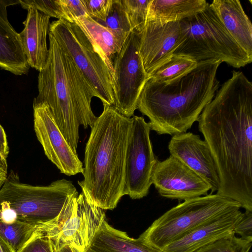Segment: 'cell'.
Listing matches in <instances>:
<instances>
[{
  "instance_id": "cell-9",
  "label": "cell",
  "mask_w": 252,
  "mask_h": 252,
  "mask_svg": "<svg viewBox=\"0 0 252 252\" xmlns=\"http://www.w3.org/2000/svg\"><path fill=\"white\" fill-rule=\"evenodd\" d=\"M105 218L103 209L76 190L68 197L55 222L44 232L53 244H68L85 252Z\"/></svg>"
},
{
  "instance_id": "cell-35",
  "label": "cell",
  "mask_w": 252,
  "mask_h": 252,
  "mask_svg": "<svg viewBox=\"0 0 252 252\" xmlns=\"http://www.w3.org/2000/svg\"><path fill=\"white\" fill-rule=\"evenodd\" d=\"M0 252H16L11 245L0 235Z\"/></svg>"
},
{
  "instance_id": "cell-33",
  "label": "cell",
  "mask_w": 252,
  "mask_h": 252,
  "mask_svg": "<svg viewBox=\"0 0 252 252\" xmlns=\"http://www.w3.org/2000/svg\"><path fill=\"white\" fill-rule=\"evenodd\" d=\"M9 152V150L6 134L4 128L0 124V153L7 159Z\"/></svg>"
},
{
  "instance_id": "cell-30",
  "label": "cell",
  "mask_w": 252,
  "mask_h": 252,
  "mask_svg": "<svg viewBox=\"0 0 252 252\" xmlns=\"http://www.w3.org/2000/svg\"><path fill=\"white\" fill-rule=\"evenodd\" d=\"M87 14L101 24L105 21L112 0H83Z\"/></svg>"
},
{
  "instance_id": "cell-5",
  "label": "cell",
  "mask_w": 252,
  "mask_h": 252,
  "mask_svg": "<svg viewBox=\"0 0 252 252\" xmlns=\"http://www.w3.org/2000/svg\"><path fill=\"white\" fill-rule=\"evenodd\" d=\"M76 190L72 182L64 179L47 186H33L20 182L11 171L0 189V220L23 222L45 231Z\"/></svg>"
},
{
  "instance_id": "cell-6",
  "label": "cell",
  "mask_w": 252,
  "mask_h": 252,
  "mask_svg": "<svg viewBox=\"0 0 252 252\" xmlns=\"http://www.w3.org/2000/svg\"><path fill=\"white\" fill-rule=\"evenodd\" d=\"M182 38L174 54H183L197 63L220 61L235 68L252 62L226 30L208 3L203 11L180 21Z\"/></svg>"
},
{
  "instance_id": "cell-32",
  "label": "cell",
  "mask_w": 252,
  "mask_h": 252,
  "mask_svg": "<svg viewBox=\"0 0 252 252\" xmlns=\"http://www.w3.org/2000/svg\"><path fill=\"white\" fill-rule=\"evenodd\" d=\"M233 232L240 237L252 241V212L245 210L236 224Z\"/></svg>"
},
{
  "instance_id": "cell-17",
  "label": "cell",
  "mask_w": 252,
  "mask_h": 252,
  "mask_svg": "<svg viewBox=\"0 0 252 252\" xmlns=\"http://www.w3.org/2000/svg\"><path fill=\"white\" fill-rule=\"evenodd\" d=\"M27 10L24 28L19 36L28 64L39 72L46 65L49 56L46 37L50 17L32 6Z\"/></svg>"
},
{
  "instance_id": "cell-20",
  "label": "cell",
  "mask_w": 252,
  "mask_h": 252,
  "mask_svg": "<svg viewBox=\"0 0 252 252\" xmlns=\"http://www.w3.org/2000/svg\"><path fill=\"white\" fill-rule=\"evenodd\" d=\"M85 252H162L139 238L130 237L126 232L116 229L105 218L95 231Z\"/></svg>"
},
{
  "instance_id": "cell-24",
  "label": "cell",
  "mask_w": 252,
  "mask_h": 252,
  "mask_svg": "<svg viewBox=\"0 0 252 252\" xmlns=\"http://www.w3.org/2000/svg\"><path fill=\"white\" fill-rule=\"evenodd\" d=\"M37 229L36 226L23 222L6 223L0 220V235L15 251L29 240Z\"/></svg>"
},
{
  "instance_id": "cell-31",
  "label": "cell",
  "mask_w": 252,
  "mask_h": 252,
  "mask_svg": "<svg viewBox=\"0 0 252 252\" xmlns=\"http://www.w3.org/2000/svg\"><path fill=\"white\" fill-rule=\"evenodd\" d=\"M65 20L73 23L80 17L88 15L83 0H60Z\"/></svg>"
},
{
  "instance_id": "cell-12",
  "label": "cell",
  "mask_w": 252,
  "mask_h": 252,
  "mask_svg": "<svg viewBox=\"0 0 252 252\" xmlns=\"http://www.w3.org/2000/svg\"><path fill=\"white\" fill-rule=\"evenodd\" d=\"M34 130L48 158L67 176L83 173V163L63 136L47 105L33 103Z\"/></svg>"
},
{
  "instance_id": "cell-23",
  "label": "cell",
  "mask_w": 252,
  "mask_h": 252,
  "mask_svg": "<svg viewBox=\"0 0 252 252\" xmlns=\"http://www.w3.org/2000/svg\"><path fill=\"white\" fill-rule=\"evenodd\" d=\"M198 63L189 56L173 54L164 63L156 68L149 78L158 82L171 81L180 77L195 68Z\"/></svg>"
},
{
  "instance_id": "cell-19",
  "label": "cell",
  "mask_w": 252,
  "mask_h": 252,
  "mask_svg": "<svg viewBox=\"0 0 252 252\" xmlns=\"http://www.w3.org/2000/svg\"><path fill=\"white\" fill-rule=\"evenodd\" d=\"M211 6L237 44L252 57V24L239 0H214Z\"/></svg>"
},
{
  "instance_id": "cell-37",
  "label": "cell",
  "mask_w": 252,
  "mask_h": 252,
  "mask_svg": "<svg viewBox=\"0 0 252 252\" xmlns=\"http://www.w3.org/2000/svg\"><path fill=\"white\" fill-rule=\"evenodd\" d=\"M7 176L3 175L0 174V189L4 183Z\"/></svg>"
},
{
  "instance_id": "cell-36",
  "label": "cell",
  "mask_w": 252,
  "mask_h": 252,
  "mask_svg": "<svg viewBox=\"0 0 252 252\" xmlns=\"http://www.w3.org/2000/svg\"><path fill=\"white\" fill-rule=\"evenodd\" d=\"M8 165L7 159H5L0 153V174L7 176L8 175Z\"/></svg>"
},
{
  "instance_id": "cell-22",
  "label": "cell",
  "mask_w": 252,
  "mask_h": 252,
  "mask_svg": "<svg viewBox=\"0 0 252 252\" xmlns=\"http://www.w3.org/2000/svg\"><path fill=\"white\" fill-rule=\"evenodd\" d=\"M74 22L113 65L115 56L120 50L126 38L88 15L79 17Z\"/></svg>"
},
{
  "instance_id": "cell-13",
  "label": "cell",
  "mask_w": 252,
  "mask_h": 252,
  "mask_svg": "<svg viewBox=\"0 0 252 252\" xmlns=\"http://www.w3.org/2000/svg\"><path fill=\"white\" fill-rule=\"evenodd\" d=\"M151 183L160 196L179 200L206 195L211 190L204 180L171 156L162 161L157 160Z\"/></svg>"
},
{
  "instance_id": "cell-28",
  "label": "cell",
  "mask_w": 252,
  "mask_h": 252,
  "mask_svg": "<svg viewBox=\"0 0 252 252\" xmlns=\"http://www.w3.org/2000/svg\"><path fill=\"white\" fill-rule=\"evenodd\" d=\"M19 3L24 9L32 6L50 17L65 19L60 0H19Z\"/></svg>"
},
{
  "instance_id": "cell-4",
  "label": "cell",
  "mask_w": 252,
  "mask_h": 252,
  "mask_svg": "<svg viewBox=\"0 0 252 252\" xmlns=\"http://www.w3.org/2000/svg\"><path fill=\"white\" fill-rule=\"evenodd\" d=\"M49 56L39 72L38 94L33 103L47 105L63 136L77 153L79 126H93L97 117L92 110L91 100L98 95L49 32Z\"/></svg>"
},
{
  "instance_id": "cell-21",
  "label": "cell",
  "mask_w": 252,
  "mask_h": 252,
  "mask_svg": "<svg viewBox=\"0 0 252 252\" xmlns=\"http://www.w3.org/2000/svg\"><path fill=\"white\" fill-rule=\"evenodd\" d=\"M208 3L205 0H151L147 22L164 24L180 22L203 11Z\"/></svg>"
},
{
  "instance_id": "cell-25",
  "label": "cell",
  "mask_w": 252,
  "mask_h": 252,
  "mask_svg": "<svg viewBox=\"0 0 252 252\" xmlns=\"http://www.w3.org/2000/svg\"><path fill=\"white\" fill-rule=\"evenodd\" d=\"M252 241L237 237L232 232L194 252H249Z\"/></svg>"
},
{
  "instance_id": "cell-11",
  "label": "cell",
  "mask_w": 252,
  "mask_h": 252,
  "mask_svg": "<svg viewBox=\"0 0 252 252\" xmlns=\"http://www.w3.org/2000/svg\"><path fill=\"white\" fill-rule=\"evenodd\" d=\"M151 128L143 117L133 116L125 159V195L132 199L146 196L152 185L151 176L157 161L150 133Z\"/></svg>"
},
{
  "instance_id": "cell-14",
  "label": "cell",
  "mask_w": 252,
  "mask_h": 252,
  "mask_svg": "<svg viewBox=\"0 0 252 252\" xmlns=\"http://www.w3.org/2000/svg\"><path fill=\"white\" fill-rule=\"evenodd\" d=\"M168 149L170 156L194 171L211 187V193L220 187L218 168L210 149L199 135L186 132L172 136Z\"/></svg>"
},
{
  "instance_id": "cell-18",
  "label": "cell",
  "mask_w": 252,
  "mask_h": 252,
  "mask_svg": "<svg viewBox=\"0 0 252 252\" xmlns=\"http://www.w3.org/2000/svg\"><path fill=\"white\" fill-rule=\"evenodd\" d=\"M19 0H0V67L15 75L26 74L30 66L18 33L10 23L7 7Z\"/></svg>"
},
{
  "instance_id": "cell-16",
  "label": "cell",
  "mask_w": 252,
  "mask_h": 252,
  "mask_svg": "<svg viewBox=\"0 0 252 252\" xmlns=\"http://www.w3.org/2000/svg\"><path fill=\"white\" fill-rule=\"evenodd\" d=\"M240 209L218 215L202 223L166 247L162 252H194L199 248L233 232L241 219Z\"/></svg>"
},
{
  "instance_id": "cell-10",
  "label": "cell",
  "mask_w": 252,
  "mask_h": 252,
  "mask_svg": "<svg viewBox=\"0 0 252 252\" xmlns=\"http://www.w3.org/2000/svg\"><path fill=\"white\" fill-rule=\"evenodd\" d=\"M113 106L131 118L137 109L141 91L149 78L139 53V34L132 31L113 60Z\"/></svg>"
},
{
  "instance_id": "cell-15",
  "label": "cell",
  "mask_w": 252,
  "mask_h": 252,
  "mask_svg": "<svg viewBox=\"0 0 252 252\" xmlns=\"http://www.w3.org/2000/svg\"><path fill=\"white\" fill-rule=\"evenodd\" d=\"M182 38L180 21L164 24L153 21L146 23L139 34V53L149 77L173 55Z\"/></svg>"
},
{
  "instance_id": "cell-26",
  "label": "cell",
  "mask_w": 252,
  "mask_h": 252,
  "mask_svg": "<svg viewBox=\"0 0 252 252\" xmlns=\"http://www.w3.org/2000/svg\"><path fill=\"white\" fill-rule=\"evenodd\" d=\"M102 25L126 38L127 37L132 30L122 0H112Z\"/></svg>"
},
{
  "instance_id": "cell-1",
  "label": "cell",
  "mask_w": 252,
  "mask_h": 252,
  "mask_svg": "<svg viewBox=\"0 0 252 252\" xmlns=\"http://www.w3.org/2000/svg\"><path fill=\"white\" fill-rule=\"evenodd\" d=\"M217 165V194L252 212V83L234 70L197 121Z\"/></svg>"
},
{
  "instance_id": "cell-34",
  "label": "cell",
  "mask_w": 252,
  "mask_h": 252,
  "mask_svg": "<svg viewBox=\"0 0 252 252\" xmlns=\"http://www.w3.org/2000/svg\"><path fill=\"white\" fill-rule=\"evenodd\" d=\"M53 245L54 252H84L78 248L68 244H55L53 243Z\"/></svg>"
},
{
  "instance_id": "cell-8",
  "label": "cell",
  "mask_w": 252,
  "mask_h": 252,
  "mask_svg": "<svg viewBox=\"0 0 252 252\" xmlns=\"http://www.w3.org/2000/svg\"><path fill=\"white\" fill-rule=\"evenodd\" d=\"M49 32L87 78L103 106L113 107L112 64L74 22L54 21L50 24Z\"/></svg>"
},
{
  "instance_id": "cell-2",
  "label": "cell",
  "mask_w": 252,
  "mask_h": 252,
  "mask_svg": "<svg viewBox=\"0 0 252 252\" xmlns=\"http://www.w3.org/2000/svg\"><path fill=\"white\" fill-rule=\"evenodd\" d=\"M220 61L198 63L184 75L166 82L150 78L140 94L137 109L149 120L151 130L173 136L187 132L197 122L219 86Z\"/></svg>"
},
{
  "instance_id": "cell-7",
  "label": "cell",
  "mask_w": 252,
  "mask_h": 252,
  "mask_svg": "<svg viewBox=\"0 0 252 252\" xmlns=\"http://www.w3.org/2000/svg\"><path fill=\"white\" fill-rule=\"evenodd\" d=\"M241 208L238 202L217 193L186 200L156 220L139 238L162 251L208 220Z\"/></svg>"
},
{
  "instance_id": "cell-3",
  "label": "cell",
  "mask_w": 252,
  "mask_h": 252,
  "mask_svg": "<svg viewBox=\"0 0 252 252\" xmlns=\"http://www.w3.org/2000/svg\"><path fill=\"white\" fill-rule=\"evenodd\" d=\"M131 123L132 118L104 105L91 127L84 179L78 183L90 202L103 210L114 209L125 195L126 154Z\"/></svg>"
},
{
  "instance_id": "cell-29",
  "label": "cell",
  "mask_w": 252,
  "mask_h": 252,
  "mask_svg": "<svg viewBox=\"0 0 252 252\" xmlns=\"http://www.w3.org/2000/svg\"><path fill=\"white\" fill-rule=\"evenodd\" d=\"M16 252H54L53 243L46 233L38 229Z\"/></svg>"
},
{
  "instance_id": "cell-27",
  "label": "cell",
  "mask_w": 252,
  "mask_h": 252,
  "mask_svg": "<svg viewBox=\"0 0 252 252\" xmlns=\"http://www.w3.org/2000/svg\"><path fill=\"white\" fill-rule=\"evenodd\" d=\"M151 0H122L132 31L140 34L147 22L149 5Z\"/></svg>"
}]
</instances>
